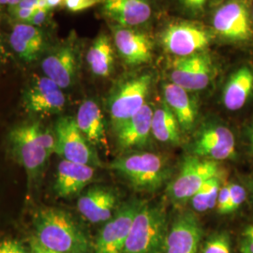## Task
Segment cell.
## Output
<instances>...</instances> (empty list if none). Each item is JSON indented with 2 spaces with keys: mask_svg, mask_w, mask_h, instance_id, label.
Masks as SVG:
<instances>
[{
  "mask_svg": "<svg viewBox=\"0 0 253 253\" xmlns=\"http://www.w3.org/2000/svg\"><path fill=\"white\" fill-rule=\"evenodd\" d=\"M202 253H232L231 238L228 233H217L209 237Z\"/></svg>",
  "mask_w": 253,
  "mask_h": 253,
  "instance_id": "83f0119b",
  "label": "cell"
},
{
  "mask_svg": "<svg viewBox=\"0 0 253 253\" xmlns=\"http://www.w3.org/2000/svg\"><path fill=\"white\" fill-rule=\"evenodd\" d=\"M4 47H3V43L1 42V38H0V57L2 56V54H4Z\"/></svg>",
  "mask_w": 253,
  "mask_h": 253,
  "instance_id": "60d3db41",
  "label": "cell"
},
{
  "mask_svg": "<svg viewBox=\"0 0 253 253\" xmlns=\"http://www.w3.org/2000/svg\"><path fill=\"white\" fill-rule=\"evenodd\" d=\"M221 173L217 162L190 156L185 160L176 178L169 186V196L174 202H185L212 177Z\"/></svg>",
  "mask_w": 253,
  "mask_h": 253,
  "instance_id": "52a82bcc",
  "label": "cell"
},
{
  "mask_svg": "<svg viewBox=\"0 0 253 253\" xmlns=\"http://www.w3.org/2000/svg\"><path fill=\"white\" fill-rule=\"evenodd\" d=\"M214 74L209 55L203 53L178 57L172 63L171 80L187 91L205 89Z\"/></svg>",
  "mask_w": 253,
  "mask_h": 253,
  "instance_id": "30bf717a",
  "label": "cell"
},
{
  "mask_svg": "<svg viewBox=\"0 0 253 253\" xmlns=\"http://www.w3.org/2000/svg\"><path fill=\"white\" fill-rule=\"evenodd\" d=\"M42 70L61 89L71 87L77 73V53L74 46L64 43L55 47L42 59Z\"/></svg>",
  "mask_w": 253,
  "mask_h": 253,
  "instance_id": "9a60e30c",
  "label": "cell"
},
{
  "mask_svg": "<svg viewBox=\"0 0 253 253\" xmlns=\"http://www.w3.org/2000/svg\"><path fill=\"white\" fill-rule=\"evenodd\" d=\"M230 202V184H224L221 186L217 196V212L222 215H226L227 208Z\"/></svg>",
  "mask_w": 253,
  "mask_h": 253,
  "instance_id": "d6a6232c",
  "label": "cell"
},
{
  "mask_svg": "<svg viewBox=\"0 0 253 253\" xmlns=\"http://www.w3.org/2000/svg\"><path fill=\"white\" fill-rule=\"evenodd\" d=\"M222 173L212 177L191 198V206L197 212H207L217 206L218 192L222 186Z\"/></svg>",
  "mask_w": 253,
  "mask_h": 253,
  "instance_id": "4316f807",
  "label": "cell"
},
{
  "mask_svg": "<svg viewBox=\"0 0 253 253\" xmlns=\"http://www.w3.org/2000/svg\"><path fill=\"white\" fill-rule=\"evenodd\" d=\"M0 253H30L16 240L7 239L0 242Z\"/></svg>",
  "mask_w": 253,
  "mask_h": 253,
  "instance_id": "836d02e7",
  "label": "cell"
},
{
  "mask_svg": "<svg viewBox=\"0 0 253 253\" xmlns=\"http://www.w3.org/2000/svg\"><path fill=\"white\" fill-rule=\"evenodd\" d=\"M180 2L187 12L196 16L205 10L208 0H180Z\"/></svg>",
  "mask_w": 253,
  "mask_h": 253,
  "instance_id": "1f68e13d",
  "label": "cell"
},
{
  "mask_svg": "<svg viewBox=\"0 0 253 253\" xmlns=\"http://www.w3.org/2000/svg\"><path fill=\"white\" fill-rule=\"evenodd\" d=\"M144 205L132 200L118 208L114 217L101 228L94 245V253H123L136 214Z\"/></svg>",
  "mask_w": 253,
  "mask_h": 253,
  "instance_id": "ba28073f",
  "label": "cell"
},
{
  "mask_svg": "<svg viewBox=\"0 0 253 253\" xmlns=\"http://www.w3.org/2000/svg\"><path fill=\"white\" fill-rule=\"evenodd\" d=\"M75 120L83 135L91 145L107 146L104 118L98 103L94 100H84L78 109Z\"/></svg>",
  "mask_w": 253,
  "mask_h": 253,
  "instance_id": "7402d4cb",
  "label": "cell"
},
{
  "mask_svg": "<svg viewBox=\"0 0 253 253\" xmlns=\"http://www.w3.org/2000/svg\"><path fill=\"white\" fill-rule=\"evenodd\" d=\"M213 27L227 40L247 41L253 35L247 6L240 0H231L216 10Z\"/></svg>",
  "mask_w": 253,
  "mask_h": 253,
  "instance_id": "7c38bea8",
  "label": "cell"
},
{
  "mask_svg": "<svg viewBox=\"0 0 253 253\" xmlns=\"http://www.w3.org/2000/svg\"><path fill=\"white\" fill-rule=\"evenodd\" d=\"M102 9L118 26L129 28L144 25L152 14L148 0H103Z\"/></svg>",
  "mask_w": 253,
  "mask_h": 253,
  "instance_id": "ac0fdd59",
  "label": "cell"
},
{
  "mask_svg": "<svg viewBox=\"0 0 253 253\" xmlns=\"http://www.w3.org/2000/svg\"><path fill=\"white\" fill-rule=\"evenodd\" d=\"M86 61L91 72L100 77H108L115 63L114 46L111 39L102 33L95 39L86 54Z\"/></svg>",
  "mask_w": 253,
  "mask_h": 253,
  "instance_id": "d4e9b609",
  "label": "cell"
},
{
  "mask_svg": "<svg viewBox=\"0 0 253 253\" xmlns=\"http://www.w3.org/2000/svg\"><path fill=\"white\" fill-rule=\"evenodd\" d=\"M151 132L162 143L177 144L179 142L180 126L166 103L154 111Z\"/></svg>",
  "mask_w": 253,
  "mask_h": 253,
  "instance_id": "484cf974",
  "label": "cell"
},
{
  "mask_svg": "<svg viewBox=\"0 0 253 253\" xmlns=\"http://www.w3.org/2000/svg\"><path fill=\"white\" fill-rule=\"evenodd\" d=\"M48 11H49L48 9L38 8L35 10L32 18L30 19V21L28 22V24L32 25L34 27H41L42 25H43L45 23L46 19L48 16Z\"/></svg>",
  "mask_w": 253,
  "mask_h": 253,
  "instance_id": "e575fe53",
  "label": "cell"
},
{
  "mask_svg": "<svg viewBox=\"0 0 253 253\" xmlns=\"http://www.w3.org/2000/svg\"><path fill=\"white\" fill-rule=\"evenodd\" d=\"M201 237L199 220L192 213L182 214L168 229L161 253H198Z\"/></svg>",
  "mask_w": 253,
  "mask_h": 253,
  "instance_id": "5bb4252c",
  "label": "cell"
},
{
  "mask_svg": "<svg viewBox=\"0 0 253 253\" xmlns=\"http://www.w3.org/2000/svg\"><path fill=\"white\" fill-rule=\"evenodd\" d=\"M168 229L163 208L144 204L133 219L123 253H161Z\"/></svg>",
  "mask_w": 253,
  "mask_h": 253,
  "instance_id": "3957f363",
  "label": "cell"
},
{
  "mask_svg": "<svg viewBox=\"0 0 253 253\" xmlns=\"http://www.w3.org/2000/svg\"><path fill=\"white\" fill-rule=\"evenodd\" d=\"M95 175L93 166L63 160L58 164L54 191L58 197L69 198L81 192Z\"/></svg>",
  "mask_w": 253,
  "mask_h": 253,
  "instance_id": "d6986e66",
  "label": "cell"
},
{
  "mask_svg": "<svg viewBox=\"0 0 253 253\" xmlns=\"http://www.w3.org/2000/svg\"><path fill=\"white\" fill-rule=\"evenodd\" d=\"M116 191L106 187H93L83 193L77 208L83 217L91 223L107 222L118 210Z\"/></svg>",
  "mask_w": 253,
  "mask_h": 253,
  "instance_id": "2e32d148",
  "label": "cell"
},
{
  "mask_svg": "<svg viewBox=\"0 0 253 253\" xmlns=\"http://www.w3.org/2000/svg\"><path fill=\"white\" fill-rule=\"evenodd\" d=\"M110 167L126 178L135 190H158L170 177L169 166L158 154H132L115 161Z\"/></svg>",
  "mask_w": 253,
  "mask_h": 253,
  "instance_id": "277c9868",
  "label": "cell"
},
{
  "mask_svg": "<svg viewBox=\"0 0 253 253\" xmlns=\"http://www.w3.org/2000/svg\"><path fill=\"white\" fill-rule=\"evenodd\" d=\"M152 75L144 73L121 83L109 99L110 117L115 130L145 106Z\"/></svg>",
  "mask_w": 253,
  "mask_h": 253,
  "instance_id": "5b68a950",
  "label": "cell"
},
{
  "mask_svg": "<svg viewBox=\"0 0 253 253\" xmlns=\"http://www.w3.org/2000/svg\"><path fill=\"white\" fill-rule=\"evenodd\" d=\"M115 45L127 65H141L152 59V42L144 33L129 27H113Z\"/></svg>",
  "mask_w": 253,
  "mask_h": 253,
  "instance_id": "e0dca14e",
  "label": "cell"
},
{
  "mask_svg": "<svg viewBox=\"0 0 253 253\" xmlns=\"http://www.w3.org/2000/svg\"><path fill=\"white\" fill-rule=\"evenodd\" d=\"M211 39L206 28L190 23L171 24L162 34L164 48L178 57L198 54L209 45Z\"/></svg>",
  "mask_w": 253,
  "mask_h": 253,
  "instance_id": "9c48e42d",
  "label": "cell"
},
{
  "mask_svg": "<svg viewBox=\"0 0 253 253\" xmlns=\"http://www.w3.org/2000/svg\"><path fill=\"white\" fill-rule=\"evenodd\" d=\"M253 92V72L242 67L232 74L223 90V104L229 111L243 108Z\"/></svg>",
  "mask_w": 253,
  "mask_h": 253,
  "instance_id": "cb8c5ba5",
  "label": "cell"
},
{
  "mask_svg": "<svg viewBox=\"0 0 253 253\" xmlns=\"http://www.w3.org/2000/svg\"><path fill=\"white\" fill-rule=\"evenodd\" d=\"M192 151L194 156L214 162L233 160L236 156L235 134L223 125L208 126L194 141Z\"/></svg>",
  "mask_w": 253,
  "mask_h": 253,
  "instance_id": "8fae6325",
  "label": "cell"
},
{
  "mask_svg": "<svg viewBox=\"0 0 253 253\" xmlns=\"http://www.w3.org/2000/svg\"><path fill=\"white\" fill-rule=\"evenodd\" d=\"M54 153L61 156L65 161L90 166L100 165L93 145L83 135L75 118H59L54 126Z\"/></svg>",
  "mask_w": 253,
  "mask_h": 253,
  "instance_id": "8992f818",
  "label": "cell"
},
{
  "mask_svg": "<svg viewBox=\"0 0 253 253\" xmlns=\"http://www.w3.org/2000/svg\"><path fill=\"white\" fill-rule=\"evenodd\" d=\"M246 136H247V140H248V143H249L250 149H251L252 153L253 154V123L247 128Z\"/></svg>",
  "mask_w": 253,
  "mask_h": 253,
  "instance_id": "74e56055",
  "label": "cell"
},
{
  "mask_svg": "<svg viewBox=\"0 0 253 253\" xmlns=\"http://www.w3.org/2000/svg\"></svg>",
  "mask_w": 253,
  "mask_h": 253,
  "instance_id": "b9f144b4",
  "label": "cell"
},
{
  "mask_svg": "<svg viewBox=\"0 0 253 253\" xmlns=\"http://www.w3.org/2000/svg\"><path fill=\"white\" fill-rule=\"evenodd\" d=\"M9 44L26 62L37 60L44 46V37L39 27L29 24H16L9 35Z\"/></svg>",
  "mask_w": 253,
  "mask_h": 253,
  "instance_id": "44dd1931",
  "label": "cell"
},
{
  "mask_svg": "<svg viewBox=\"0 0 253 253\" xmlns=\"http://www.w3.org/2000/svg\"><path fill=\"white\" fill-rule=\"evenodd\" d=\"M21 0H0V5L2 6H14L16 4H18Z\"/></svg>",
  "mask_w": 253,
  "mask_h": 253,
  "instance_id": "ab89813d",
  "label": "cell"
},
{
  "mask_svg": "<svg viewBox=\"0 0 253 253\" xmlns=\"http://www.w3.org/2000/svg\"><path fill=\"white\" fill-rule=\"evenodd\" d=\"M30 253H58L41 244L35 236L30 239Z\"/></svg>",
  "mask_w": 253,
  "mask_h": 253,
  "instance_id": "d590c367",
  "label": "cell"
},
{
  "mask_svg": "<svg viewBox=\"0 0 253 253\" xmlns=\"http://www.w3.org/2000/svg\"><path fill=\"white\" fill-rule=\"evenodd\" d=\"M239 250L241 253H253V224L248 225L241 233Z\"/></svg>",
  "mask_w": 253,
  "mask_h": 253,
  "instance_id": "4dcf8cb0",
  "label": "cell"
},
{
  "mask_svg": "<svg viewBox=\"0 0 253 253\" xmlns=\"http://www.w3.org/2000/svg\"></svg>",
  "mask_w": 253,
  "mask_h": 253,
  "instance_id": "7bdbcfd3",
  "label": "cell"
},
{
  "mask_svg": "<svg viewBox=\"0 0 253 253\" xmlns=\"http://www.w3.org/2000/svg\"><path fill=\"white\" fill-rule=\"evenodd\" d=\"M42 1L45 3L47 9L50 10L63 5L64 0H42Z\"/></svg>",
  "mask_w": 253,
  "mask_h": 253,
  "instance_id": "f35d334b",
  "label": "cell"
},
{
  "mask_svg": "<svg viewBox=\"0 0 253 253\" xmlns=\"http://www.w3.org/2000/svg\"><path fill=\"white\" fill-rule=\"evenodd\" d=\"M65 103L62 89L46 76L36 78L24 94V105L27 112L33 114H59L63 111Z\"/></svg>",
  "mask_w": 253,
  "mask_h": 253,
  "instance_id": "4fadbf2b",
  "label": "cell"
},
{
  "mask_svg": "<svg viewBox=\"0 0 253 253\" xmlns=\"http://www.w3.org/2000/svg\"><path fill=\"white\" fill-rule=\"evenodd\" d=\"M163 94L167 106L177 119L182 130H191L196 120L197 112L188 91L171 83L164 84Z\"/></svg>",
  "mask_w": 253,
  "mask_h": 253,
  "instance_id": "603a6c76",
  "label": "cell"
},
{
  "mask_svg": "<svg viewBox=\"0 0 253 253\" xmlns=\"http://www.w3.org/2000/svg\"><path fill=\"white\" fill-rule=\"evenodd\" d=\"M103 2V0H64L63 6L73 12H79Z\"/></svg>",
  "mask_w": 253,
  "mask_h": 253,
  "instance_id": "f546056e",
  "label": "cell"
},
{
  "mask_svg": "<svg viewBox=\"0 0 253 253\" xmlns=\"http://www.w3.org/2000/svg\"><path fill=\"white\" fill-rule=\"evenodd\" d=\"M154 111L145 104L132 118L116 129L118 142L123 148H135L144 146L151 133Z\"/></svg>",
  "mask_w": 253,
  "mask_h": 253,
  "instance_id": "ffe728a7",
  "label": "cell"
},
{
  "mask_svg": "<svg viewBox=\"0 0 253 253\" xmlns=\"http://www.w3.org/2000/svg\"><path fill=\"white\" fill-rule=\"evenodd\" d=\"M11 151L27 172L28 187L39 179L50 156L54 153V133L34 122L10 130Z\"/></svg>",
  "mask_w": 253,
  "mask_h": 253,
  "instance_id": "7a4b0ae2",
  "label": "cell"
},
{
  "mask_svg": "<svg viewBox=\"0 0 253 253\" xmlns=\"http://www.w3.org/2000/svg\"><path fill=\"white\" fill-rule=\"evenodd\" d=\"M39 3H40V0H21L18 4L14 6L19 8L37 9L39 8Z\"/></svg>",
  "mask_w": 253,
  "mask_h": 253,
  "instance_id": "8d00e7d4",
  "label": "cell"
},
{
  "mask_svg": "<svg viewBox=\"0 0 253 253\" xmlns=\"http://www.w3.org/2000/svg\"><path fill=\"white\" fill-rule=\"evenodd\" d=\"M247 199V191L243 186L237 183L230 184V202L227 208V214H231L240 208Z\"/></svg>",
  "mask_w": 253,
  "mask_h": 253,
  "instance_id": "f1b7e54d",
  "label": "cell"
},
{
  "mask_svg": "<svg viewBox=\"0 0 253 253\" xmlns=\"http://www.w3.org/2000/svg\"><path fill=\"white\" fill-rule=\"evenodd\" d=\"M33 224L38 241L58 253H89L90 244L73 217L62 209L44 208L38 210Z\"/></svg>",
  "mask_w": 253,
  "mask_h": 253,
  "instance_id": "6da1fadb",
  "label": "cell"
}]
</instances>
